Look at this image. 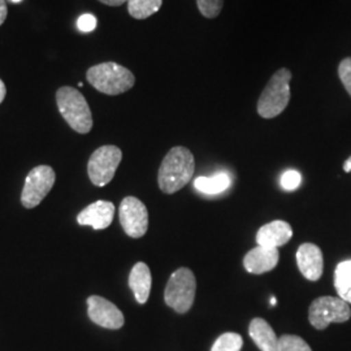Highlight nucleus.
<instances>
[{"label": "nucleus", "mask_w": 351, "mask_h": 351, "mask_svg": "<svg viewBox=\"0 0 351 351\" xmlns=\"http://www.w3.org/2000/svg\"><path fill=\"white\" fill-rule=\"evenodd\" d=\"M249 335L259 350L280 351V341L275 330L262 317L251 320Z\"/></svg>", "instance_id": "16"}, {"label": "nucleus", "mask_w": 351, "mask_h": 351, "mask_svg": "<svg viewBox=\"0 0 351 351\" xmlns=\"http://www.w3.org/2000/svg\"><path fill=\"white\" fill-rule=\"evenodd\" d=\"M271 304H272V306L276 304V298H272V300H271Z\"/></svg>", "instance_id": "30"}, {"label": "nucleus", "mask_w": 351, "mask_h": 351, "mask_svg": "<svg viewBox=\"0 0 351 351\" xmlns=\"http://www.w3.org/2000/svg\"><path fill=\"white\" fill-rule=\"evenodd\" d=\"M293 237V228L291 226L282 221L275 220L262 226L256 233V243L258 246L278 249L287 245Z\"/></svg>", "instance_id": "14"}, {"label": "nucleus", "mask_w": 351, "mask_h": 351, "mask_svg": "<svg viewBox=\"0 0 351 351\" xmlns=\"http://www.w3.org/2000/svg\"><path fill=\"white\" fill-rule=\"evenodd\" d=\"M291 77L293 75L288 68L278 69L271 77L258 101V113L261 117L275 119L285 111L291 97Z\"/></svg>", "instance_id": "4"}, {"label": "nucleus", "mask_w": 351, "mask_h": 351, "mask_svg": "<svg viewBox=\"0 0 351 351\" xmlns=\"http://www.w3.org/2000/svg\"><path fill=\"white\" fill-rule=\"evenodd\" d=\"M86 80L93 88L106 95H120L136 84L134 75L114 62L97 64L88 68Z\"/></svg>", "instance_id": "2"}, {"label": "nucleus", "mask_w": 351, "mask_h": 351, "mask_svg": "<svg viewBox=\"0 0 351 351\" xmlns=\"http://www.w3.org/2000/svg\"><path fill=\"white\" fill-rule=\"evenodd\" d=\"M343 171H345V172H351V156L345 162V164H343Z\"/></svg>", "instance_id": "29"}, {"label": "nucleus", "mask_w": 351, "mask_h": 351, "mask_svg": "<svg viewBox=\"0 0 351 351\" xmlns=\"http://www.w3.org/2000/svg\"><path fill=\"white\" fill-rule=\"evenodd\" d=\"M120 224L132 239H141L149 229V211L136 197H126L119 208Z\"/></svg>", "instance_id": "9"}, {"label": "nucleus", "mask_w": 351, "mask_h": 351, "mask_svg": "<svg viewBox=\"0 0 351 351\" xmlns=\"http://www.w3.org/2000/svg\"><path fill=\"white\" fill-rule=\"evenodd\" d=\"M77 26L81 32L84 33H88V32H93L95 27H97V17L94 14H82L78 20H77Z\"/></svg>", "instance_id": "25"}, {"label": "nucleus", "mask_w": 351, "mask_h": 351, "mask_svg": "<svg viewBox=\"0 0 351 351\" xmlns=\"http://www.w3.org/2000/svg\"><path fill=\"white\" fill-rule=\"evenodd\" d=\"M339 77L351 97V58L343 59L339 65Z\"/></svg>", "instance_id": "24"}, {"label": "nucleus", "mask_w": 351, "mask_h": 351, "mask_svg": "<svg viewBox=\"0 0 351 351\" xmlns=\"http://www.w3.org/2000/svg\"><path fill=\"white\" fill-rule=\"evenodd\" d=\"M56 175L50 165H38L26 176L21 193V203L25 208H34L46 198L55 184Z\"/></svg>", "instance_id": "8"}, {"label": "nucleus", "mask_w": 351, "mask_h": 351, "mask_svg": "<svg viewBox=\"0 0 351 351\" xmlns=\"http://www.w3.org/2000/svg\"><path fill=\"white\" fill-rule=\"evenodd\" d=\"M335 288L341 300L351 303V259L337 264L335 271Z\"/></svg>", "instance_id": "18"}, {"label": "nucleus", "mask_w": 351, "mask_h": 351, "mask_svg": "<svg viewBox=\"0 0 351 351\" xmlns=\"http://www.w3.org/2000/svg\"><path fill=\"white\" fill-rule=\"evenodd\" d=\"M197 291V280L191 269L178 268L175 271L164 290V301L177 314H186L193 307Z\"/></svg>", "instance_id": "5"}, {"label": "nucleus", "mask_w": 351, "mask_h": 351, "mask_svg": "<svg viewBox=\"0 0 351 351\" xmlns=\"http://www.w3.org/2000/svg\"><path fill=\"white\" fill-rule=\"evenodd\" d=\"M224 5V0H197V7L206 19L217 17Z\"/></svg>", "instance_id": "22"}, {"label": "nucleus", "mask_w": 351, "mask_h": 351, "mask_svg": "<svg viewBox=\"0 0 351 351\" xmlns=\"http://www.w3.org/2000/svg\"><path fill=\"white\" fill-rule=\"evenodd\" d=\"M301 182V173L294 169L287 171L284 175L281 176V186L288 191H293V190L300 188Z\"/></svg>", "instance_id": "23"}, {"label": "nucleus", "mask_w": 351, "mask_h": 351, "mask_svg": "<svg viewBox=\"0 0 351 351\" xmlns=\"http://www.w3.org/2000/svg\"><path fill=\"white\" fill-rule=\"evenodd\" d=\"M7 14H8V8L4 0H0V26L4 24V21L7 20Z\"/></svg>", "instance_id": "26"}, {"label": "nucleus", "mask_w": 351, "mask_h": 351, "mask_svg": "<svg viewBox=\"0 0 351 351\" xmlns=\"http://www.w3.org/2000/svg\"><path fill=\"white\" fill-rule=\"evenodd\" d=\"M13 3H20V1H23V0H12Z\"/></svg>", "instance_id": "31"}, {"label": "nucleus", "mask_w": 351, "mask_h": 351, "mask_svg": "<svg viewBox=\"0 0 351 351\" xmlns=\"http://www.w3.org/2000/svg\"><path fill=\"white\" fill-rule=\"evenodd\" d=\"M297 264L302 275L308 281H317L323 275V252L314 243H303L297 251Z\"/></svg>", "instance_id": "12"}, {"label": "nucleus", "mask_w": 351, "mask_h": 351, "mask_svg": "<svg viewBox=\"0 0 351 351\" xmlns=\"http://www.w3.org/2000/svg\"><path fill=\"white\" fill-rule=\"evenodd\" d=\"M56 104L66 124L80 134H88L93 129V113L82 93L71 86L56 91Z\"/></svg>", "instance_id": "3"}, {"label": "nucleus", "mask_w": 351, "mask_h": 351, "mask_svg": "<svg viewBox=\"0 0 351 351\" xmlns=\"http://www.w3.org/2000/svg\"><path fill=\"white\" fill-rule=\"evenodd\" d=\"M195 171V160L191 151L176 146L168 151L160 164L158 184L165 194H173L186 186Z\"/></svg>", "instance_id": "1"}, {"label": "nucleus", "mask_w": 351, "mask_h": 351, "mask_svg": "<svg viewBox=\"0 0 351 351\" xmlns=\"http://www.w3.org/2000/svg\"><path fill=\"white\" fill-rule=\"evenodd\" d=\"M98 1L110 7H119V5H123L124 3H128V0H98Z\"/></svg>", "instance_id": "27"}, {"label": "nucleus", "mask_w": 351, "mask_h": 351, "mask_svg": "<svg viewBox=\"0 0 351 351\" xmlns=\"http://www.w3.org/2000/svg\"><path fill=\"white\" fill-rule=\"evenodd\" d=\"M128 284L139 304H145L149 301L152 285V277L149 265L143 262L136 264L130 271Z\"/></svg>", "instance_id": "15"}, {"label": "nucleus", "mask_w": 351, "mask_h": 351, "mask_svg": "<svg viewBox=\"0 0 351 351\" xmlns=\"http://www.w3.org/2000/svg\"><path fill=\"white\" fill-rule=\"evenodd\" d=\"M114 206L112 202L97 201L85 207L77 216V223L82 226H91L95 230L106 229L112 224Z\"/></svg>", "instance_id": "11"}, {"label": "nucleus", "mask_w": 351, "mask_h": 351, "mask_svg": "<svg viewBox=\"0 0 351 351\" xmlns=\"http://www.w3.org/2000/svg\"><path fill=\"white\" fill-rule=\"evenodd\" d=\"M163 0H128V12L136 20H146L158 12Z\"/></svg>", "instance_id": "19"}, {"label": "nucleus", "mask_w": 351, "mask_h": 351, "mask_svg": "<svg viewBox=\"0 0 351 351\" xmlns=\"http://www.w3.org/2000/svg\"><path fill=\"white\" fill-rule=\"evenodd\" d=\"M278 259L280 252L277 249L258 246L245 255L243 267L249 274L263 275L276 267Z\"/></svg>", "instance_id": "13"}, {"label": "nucleus", "mask_w": 351, "mask_h": 351, "mask_svg": "<svg viewBox=\"0 0 351 351\" xmlns=\"http://www.w3.org/2000/svg\"><path fill=\"white\" fill-rule=\"evenodd\" d=\"M5 95H7V88H5V85H4V82H3L1 80H0V104L3 103V101H4Z\"/></svg>", "instance_id": "28"}, {"label": "nucleus", "mask_w": 351, "mask_h": 351, "mask_svg": "<svg viewBox=\"0 0 351 351\" xmlns=\"http://www.w3.org/2000/svg\"><path fill=\"white\" fill-rule=\"evenodd\" d=\"M194 186L204 194H220L230 186V178L226 173H216L211 177H198L194 181Z\"/></svg>", "instance_id": "17"}, {"label": "nucleus", "mask_w": 351, "mask_h": 351, "mask_svg": "<svg viewBox=\"0 0 351 351\" xmlns=\"http://www.w3.org/2000/svg\"><path fill=\"white\" fill-rule=\"evenodd\" d=\"M88 315L90 320L106 329H120L125 323L124 314L112 302L99 297L90 295L88 298Z\"/></svg>", "instance_id": "10"}, {"label": "nucleus", "mask_w": 351, "mask_h": 351, "mask_svg": "<svg viewBox=\"0 0 351 351\" xmlns=\"http://www.w3.org/2000/svg\"><path fill=\"white\" fill-rule=\"evenodd\" d=\"M242 346L243 339L239 333L228 332L215 341L211 351H241Z\"/></svg>", "instance_id": "20"}, {"label": "nucleus", "mask_w": 351, "mask_h": 351, "mask_svg": "<svg viewBox=\"0 0 351 351\" xmlns=\"http://www.w3.org/2000/svg\"><path fill=\"white\" fill-rule=\"evenodd\" d=\"M278 341L280 351H313L304 339L295 335H284Z\"/></svg>", "instance_id": "21"}, {"label": "nucleus", "mask_w": 351, "mask_h": 351, "mask_svg": "<svg viewBox=\"0 0 351 351\" xmlns=\"http://www.w3.org/2000/svg\"><path fill=\"white\" fill-rule=\"evenodd\" d=\"M351 317V308L348 302L339 297L316 298L308 310V320L315 329L323 330L330 323H345Z\"/></svg>", "instance_id": "7"}, {"label": "nucleus", "mask_w": 351, "mask_h": 351, "mask_svg": "<svg viewBox=\"0 0 351 351\" xmlns=\"http://www.w3.org/2000/svg\"><path fill=\"white\" fill-rule=\"evenodd\" d=\"M123 152L113 145H106L94 151L88 159V173L90 181L103 188L112 181L117 167L121 163Z\"/></svg>", "instance_id": "6"}]
</instances>
